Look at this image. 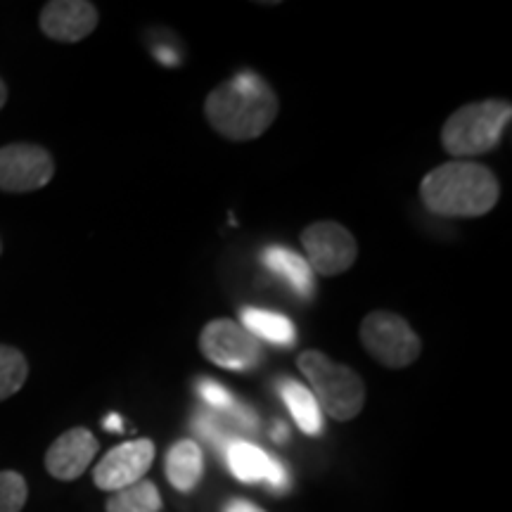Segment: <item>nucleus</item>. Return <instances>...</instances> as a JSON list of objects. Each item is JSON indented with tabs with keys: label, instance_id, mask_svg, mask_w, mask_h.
Returning a JSON list of instances; mask_svg holds the SVG:
<instances>
[{
	"label": "nucleus",
	"instance_id": "obj_23",
	"mask_svg": "<svg viewBox=\"0 0 512 512\" xmlns=\"http://www.w3.org/2000/svg\"><path fill=\"white\" fill-rule=\"evenodd\" d=\"M223 512H266V510L249 501H230Z\"/></svg>",
	"mask_w": 512,
	"mask_h": 512
},
{
	"label": "nucleus",
	"instance_id": "obj_14",
	"mask_svg": "<svg viewBox=\"0 0 512 512\" xmlns=\"http://www.w3.org/2000/svg\"><path fill=\"white\" fill-rule=\"evenodd\" d=\"M278 392L299 430L309 434V437H318L323 432V413H320L318 401L313 399L311 389L304 387L302 382L292 380V377H283L278 382Z\"/></svg>",
	"mask_w": 512,
	"mask_h": 512
},
{
	"label": "nucleus",
	"instance_id": "obj_26",
	"mask_svg": "<svg viewBox=\"0 0 512 512\" xmlns=\"http://www.w3.org/2000/svg\"><path fill=\"white\" fill-rule=\"evenodd\" d=\"M273 439L278 441V444H285L287 441V427L283 425V422H275L273 425Z\"/></svg>",
	"mask_w": 512,
	"mask_h": 512
},
{
	"label": "nucleus",
	"instance_id": "obj_20",
	"mask_svg": "<svg viewBox=\"0 0 512 512\" xmlns=\"http://www.w3.org/2000/svg\"><path fill=\"white\" fill-rule=\"evenodd\" d=\"M195 432L221 453H226V448L233 444V441H238L233 434V427H230L228 422H223L219 418V413L214 411H200L195 415Z\"/></svg>",
	"mask_w": 512,
	"mask_h": 512
},
{
	"label": "nucleus",
	"instance_id": "obj_1",
	"mask_svg": "<svg viewBox=\"0 0 512 512\" xmlns=\"http://www.w3.org/2000/svg\"><path fill=\"white\" fill-rule=\"evenodd\" d=\"M278 110V95L266 79L249 69L219 83L204 100V114L211 128L235 143L264 136Z\"/></svg>",
	"mask_w": 512,
	"mask_h": 512
},
{
	"label": "nucleus",
	"instance_id": "obj_9",
	"mask_svg": "<svg viewBox=\"0 0 512 512\" xmlns=\"http://www.w3.org/2000/svg\"><path fill=\"white\" fill-rule=\"evenodd\" d=\"M155 463V444L150 439H133L114 446L95 465L93 482L100 491H121L140 482Z\"/></svg>",
	"mask_w": 512,
	"mask_h": 512
},
{
	"label": "nucleus",
	"instance_id": "obj_7",
	"mask_svg": "<svg viewBox=\"0 0 512 512\" xmlns=\"http://www.w3.org/2000/svg\"><path fill=\"white\" fill-rule=\"evenodd\" d=\"M302 245L311 271L328 278L347 273L358 259L356 238L337 221H316L306 226Z\"/></svg>",
	"mask_w": 512,
	"mask_h": 512
},
{
	"label": "nucleus",
	"instance_id": "obj_17",
	"mask_svg": "<svg viewBox=\"0 0 512 512\" xmlns=\"http://www.w3.org/2000/svg\"><path fill=\"white\" fill-rule=\"evenodd\" d=\"M197 392H200L202 401L207 403L211 411L228 415L230 422H235V425L242 427V430L254 432L256 427H259V418H256L252 408L245 406L240 399H235V396L216 380L202 377V380L197 382Z\"/></svg>",
	"mask_w": 512,
	"mask_h": 512
},
{
	"label": "nucleus",
	"instance_id": "obj_12",
	"mask_svg": "<svg viewBox=\"0 0 512 512\" xmlns=\"http://www.w3.org/2000/svg\"><path fill=\"white\" fill-rule=\"evenodd\" d=\"M204 477L202 446L192 439H181L166 453V479L181 494H190Z\"/></svg>",
	"mask_w": 512,
	"mask_h": 512
},
{
	"label": "nucleus",
	"instance_id": "obj_15",
	"mask_svg": "<svg viewBox=\"0 0 512 512\" xmlns=\"http://www.w3.org/2000/svg\"><path fill=\"white\" fill-rule=\"evenodd\" d=\"M240 318H242V328L252 332L256 339H266V342L275 344V347H285V349L297 344V328H294L292 320L283 316V313L247 306V309H242Z\"/></svg>",
	"mask_w": 512,
	"mask_h": 512
},
{
	"label": "nucleus",
	"instance_id": "obj_27",
	"mask_svg": "<svg viewBox=\"0 0 512 512\" xmlns=\"http://www.w3.org/2000/svg\"><path fill=\"white\" fill-rule=\"evenodd\" d=\"M5 102H8V86H5V81L0 79V110L5 107Z\"/></svg>",
	"mask_w": 512,
	"mask_h": 512
},
{
	"label": "nucleus",
	"instance_id": "obj_25",
	"mask_svg": "<svg viewBox=\"0 0 512 512\" xmlns=\"http://www.w3.org/2000/svg\"><path fill=\"white\" fill-rule=\"evenodd\" d=\"M157 57H159V60H162V62L166 64V67H176V64H178V55L171 53L169 48H162V50H157Z\"/></svg>",
	"mask_w": 512,
	"mask_h": 512
},
{
	"label": "nucleus",
	"instance_id": "obj_22",
	"mask_svg": "<svg viewBox=\"0 0 512 512\" xmlns=\"http://www.w3.org/2000/svg\"><path fill=\"white\" fill-rule=\"evenodd\" d=\"M290 482H292V477H290V472H287L283 460L273 458L271 470H268V475H266V484L271 486L273 491H278V494H283V491L290 489Z\"/></svg>",
	"mask_w": 512,
	"mask_h": 512
},
{
	"label": "nucleus",
	"instance_id": "obj_24",
	"mask_svg": "<svg viewBox=\"0 0 512 512\" xmlns=\"http://www.w3.org/2000/svg\"><path fill=\"white\" fill-rule=\"evenodd\" d=\"M102 425H105V430H110V432H124V418L117 413L107 415V418L102 420Z\"/></svg>",
	"mask_w": 512,
	"mask_h": 512
},
{
	"label": "nucleus",
	"instance_id": "obj_16",
	"mask_svg": "<svg viewBox=\"0 0 512 512\" xmlns=\"http://www.w3.org/2000/svg\"><path fill=\"white\" fill-rule=\"evenodd\" d=\"M226 463L230 475L245 484H256V482H266L268 470H271V460L273 456H268L264 448L249 444V441H233L226 448Z\"/></svg>",
	"mask_w": 512,
	"mask_h": 512
},
{
	"label": "nucleus",
	"instance_id": "obj_21",
	"mask_svg": "<svg viewBox=\"0 0 512 512\" xmlns=\"http://www.w3.org/2000/svg\"><path fill=\"white\" fill-rule=\"evenodd\" d=\"M29 498V486L15 470L0 472V512H22Z\"/></svg>",
	"mask_w": 512,
	"mask_h": 512
},
{
	"label": "nucleus",
	"instance_id": "obj_19",
	"mask_svg": "<svg viewBox=\"0 0 512 512\" xmlns=\"http://www.w3.org/2000/svg\"><path fill=\"white\" fill-rule=\"evenodd\" d=\"M29 377V363L24 354L8 344H0V401L15 396Z\"/></svg>",
	"mask_w": 512,
	"mask_h": 512
},
{
	"label": "nucleus",
	"instance_id": "obj_13",
	"mask_svg": "<svg viewBox=\"0 0 512 512\" xmlns=\"http://www.w3.org/2000/svg\"><path fill=\"white\" fill-rule=\"evenodd\" d=\"M261 261L271 271L275 278H280L283 283L292 287L299 297H311L313 290H316V283H313V271L309 261L304 259L302 254L292 252V249L271 245L261 252Z\"/></svg>",
	"mask_w": 512,
	"mask_h": 512
},
{
	"label": "nucleus",
	"instance_id": "obj_6",
	"mask_svg": "<svg viewBox=\"0 0 512 512\" xmlns=\"http://www.w3.org/2000/svg\"><path fill=\"white\" fill-rule=\"evenodd\" d=\"M200 351L223 370L247 373L264 361V349L252 332L230 318H216L200 332Z\"/></svg>",
	"mask_w": 512,
	"mask_h": 512
},
{
	"label": "nucleus",
	"instance_id": "obj_8",
	"mask_svg": "<svg viewBox=\"0 0 512 512\" xmlns=\"http://www.w3.org/2000/svg\"><path fill=\"white\" fill-rule=\"evenodd\" d=\"M55 176L53 155L34 143L0 147V190L34 192L46 188Z\"/></svg>",
	"mask_w": 512,
	"mask_h": 512
},
{
	"label": "nucleus",
	"instance_id": "obj_18",
	"mask_svg": "<svg viewBox=\"0 0 512 512\" xmlns=\"http://www.w3.org/2000/svg\"><path fill=\"white\" fill-rule=\"evenodd\" d=\"M162 510V496L157 486L147 479L114 491L107 501V512H159Z\"/></svg>",
	"mask_w": 512,
	"mask_h": 512
},
{
	"label": "nucleus",
	"instance_id": "obj_2",
	"mask_svg": "<svg viewBox=\"0 0 512 512\" xmlns=\"http://www.w3.org/2000/svg\"><path fill=\"white\" fill-rule=\"evenodd\" d=\"M501 197V183L484 164L446 162L420 183V200L427 211L444 219H477L489 214Z\"/></svg>",
	"mask_w": 512,
	"mask_h": 512
},
{
	"label": "nucleus",
	"instance_id": "obj_28",
	"mask_svg": "<svg viewBox=\"0 0 512 512\" xmlns=\"http://www.w3.org/2000/svg\"><path fill=\"white\" fill-rule=\"evenodd\" d=\"M0 252H3V242H0Z\"/></svg>",
	"mask_w": 512,
	"mask_h": 512
},
{
	"label": "nucleus",
	"instance_id": "obj_11",
	"mask_svg": "<svg viewBox=\"0 0 512 512\" xmlns=\"http://www.w3.org/2000/svg\"><path fill=\"white\" fill-rule=\"evenodd\" d=\"M98 439L86 427H74L53 441L46 453V470L60 482L79 479L98 456Z\"/></svg>",
	"mask_w": 512,
	"mask_h": 512
},
{
	"label": "nucleus",
	"instance_id": "obj_5",
	"mask_svg": "<svg viewBox=\"0 0 512 512\" xmlns=\"http://www.w3.org/2000/svg\"><path fill=\"white\" fill-rule=\"evenodd\" d=\"M361 342L384 368L401 370L420 358L422 342L415 330L394 311H373L361 323Z\"/></svg>",
	"mask_w": 512,
	"mask_h": 512
},
{
	"label": "nucleus",
	"instance_id": "obj_10",
	"mask_svg": "<svg viewBox=\"0 0 512 512\" xmlns=\"http://www.w3.org/2000/svg\"><path fill=\"white\" fill-rule=\"evenodd\" d=\"M98 27V8L88 0H53L41 10V31L60 43H79Z\"/></svg>",
	"mask_w": 512,
	"mask_h": 512
},
{
	"label": "nucleus",
	"instance_id": "obj_4",
	"mask_svg": "<svg viewBox=\"0 0 512 512\" xmlns=\"http://www.w3.org/2000/svg\"><path fill=\"white\" fill-rule=\"evenodd\" d=\"M512 117L508 100H479L463 105L444 121L441 145L456 159L479 157L496 150Z\"/></svg>",
	"mask_w": 512,
	"mask_h": 512
},
{
	"label": "nucleus",
	"instance_id": "obj_3",
	"mask_svg": "<svg viewBox=\"0 0 512 512\" xmlns=\"http://www.w3.org/2000/svg\"><path fill=\"white\" fill-rule=\"evenodd\" d=\"M302 370L313 399L318 401L320 413H328L332 420H354L366 406V384L354 368L332 361L328 354L309 349L299 354Z\"/></svg>",
	"mask_w": 512,
	"mask_h": 512
}]
</instances>
